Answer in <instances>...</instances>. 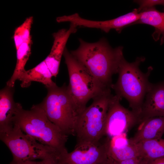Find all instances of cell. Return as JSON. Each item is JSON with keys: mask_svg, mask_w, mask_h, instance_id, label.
Here are the masks:
<instances>
[{"mask_svg": "<svg viewBox=\"0 0 164 164\" xmlns=\"http://www.w3.org/2000/svg\"><path fill=\"white\" fill-rule=\"evenodd\" d=\"M32 40L22 43L16 51L17 61L13 73L7 81L6 85L12 87H14L15 81L19 79L25 71V66L31 53Z\"/></svg>", "mask_w": 164, "mask_h": 164, "instance_id": "obj_17", "label": "cell"}, {"mask_svg": "<svg viewBox=\"0 0 164 164\" xmlns=\"http://www.w3.org/2000/svg\"><path fill=\"white\" fill-rule=\"evenodd\" d=\"M115 95L110 99L107 112L105 128V136L111 138L126 133L137 124L140 123L139 115L122 106L121 100Z\"/></svg>", "mask_w": 164, "mask_h": 164, "instance_id": "obj_8", "label": "cell"}, {"mask_svg": "<svg viewBox=\"0 0 164 164\" xmlns=\"http://www.w3.org/2000/svg\"><path fill=\"white\" fill-rule=\"evenodd\" d=\"M115 161L116 164H146L147 160L141 157H138L120 162Z\"/></svg>", "mask_w": 164, "mask_h": 164, "instance_id": "obj_23", "label": "cell"}, {"mask_svg": "<svg viewBox=\"0 0 164 164\" xmlns=\"http://www.w3.org/2000/svg\"><path fill=\"white\" fill-rule=\"evenodd\" d=\"M52 75L44 60L34 68L26 70L20 77L23 88L29 87L32 81L41 83L46 88L56 85L52 80Z\"/></svg>", "mask_w": 164, "mask_h": 164, "instance_id": "obj_15", "label": "cell"}, {"mask_svg": "<svg viewBox=\"0 0 164 164\" xmlns=\"http://www.w3.org/2000/svg\"><path fill=\"white\" fill-rule=\"evenodd\" d=\"M106 164H116L115 161L108 156V158Z\"/></svg>", "mask_w": 164, "mask_h": 164, "instance_id": "obj_25", "label": "cell"}, {"mask_svg": "<svg viewBox=\"0 0 164 164\" xmlns=\"http://www.w3.org/2000/svg\"><path fill=\"white\" fill-rule=\"evenodd\" d=\"M146 164H164V156L147 161Z\"/></svg>", "mask_w": 164, "mask_h": 164, "instance_id": "obj_24", "label": "cell"}, {"mask_svg": "<svg viewBox=\"0 0 164 164\" xmlns=\"http://www.w3.org/2000/svg\"><path fill=\"white\" fill-rule=\"evenodd\" d=\"M14 87L7 85L0 91V133L8 132L13 126L12 120L17 103L14 101Z\"/></svg>", "mask_w": 164, "mask_h": 164, "instance_id": "obj_13", "label": "cell"}, {"mask_svg": "<svg viewBox=\"0 0 164 164\" xmlns=\"http://www.w3.org/2000/svg\"><path fill=\"white\" fill-rule=\"evenodd\" d=\"M12 122L23 132L39 142L51 147L63 155L68 152L65 147L68 135L48 119L40 104L33 105L30 110H26L17 103Z\"/></svg>", "mask_w": 164, "mask_h": 164, "instance_id": "obj_2", "label": "cell"}, {"mask_svg": "<svg viewBox=\"0 0 164 164\" xmlns=\"http://www.w3.org/2000/svg\"><path fill=\"white\" fill-rule=\"evenodd\" d=\"M139 7L137 9L139 12L146 9L153 7L156 5H162L164 6L163 0H143L136 1Z\"/></svg>", "mask_w": 164, "mask_h": 164, "instance_id": "obj_22", "label": "cell"}, {"mask_svg": "<svg viewBox=\"0 0 164 164\" xmlns=\"http://www.w3.org/2000/svg\"><path fill=\"white\" fill-rule=\"evenodd\" d=\"M140 124L134 136L129 139L132 143L161 138L164 133V116L149 118Z\"/></svg>", "mask_w": 164, "mask_h": 164, "instance_id": "obj_14", "label": "cell"}, {"mask_svg": "<svg viewBox=\"0 0 164 164\" xmlns=\"http://www.w3.org/2000/svg\"><path fill=\"white\" fill-rule=\"evenodd\" d=\"M164 42V35L161 38V44H162Z\"/></svg>", "mask_w": 164, "mask_h": 164, "instance_id": "obj_26", "label": "cell"}, {"mask_svg": "<svg viewBox=\"0 0 164 164\" xmlns=\"http://www.w3.org/2000/svg\"><path fill=\"white\" fill-rule=\"evenodd\" d=\"M140 157L147 161L164 156V139H152L136 144Z\"/></svg>", "mask_w": 164, "mask_h": 164, "instance_id": "obj_18", "label": "cell"}, {"mask_svg": "<svg viewBox=\"0 0 164 164\" xmlns=\"http://www.w3.org/2000/svg\"><path fill=\"white\" fill-rule=\"evenodd\" d=\"M140 17V13L137 9L123 15L114 19L105 21H94L81 17L77 13L68 15H63L60 18L61 22H69L77 26L96 28L106 33L111 30L115 29L118 32H121L126 26L132 25L137 21Z\"/></svg>", "mask_w": 164, "mask_h": 164, "instance_id": "obj_10", "label": "cell"}, {"mask_svg": "<svg viewBox=\"0 0 164 164\" xmlns=\"http://www.w3.org/2000/svg\"><path fill=\"white\" fill-rule=\"evenodd\" d=\"M164 116V82L152 84L139 114L140 123L149 118Z\"/></svg>", "mask_w": 164, "mask_h": 164, "instance_id": "obj_11", "label": "cell"}, {"mask_svg": "<svg viewBox=\"0 0 164 164\" xmlns=\"http://www.w3.org/2000/svg\"><path fill=\"white\" fill-rule=\"evenodd\" d=\"M107 151L108 156L116 162L141 157L136 145L130 141L129 144L124 147L115 148L108 145V140Z\"/></svg>", "mask_w": 164, "mask_h": 164, "instance_id": "obj_19", "label": "cell"}, {"mask_svg": "<svg viewBox=\"0 0 164 164\" xmlns=\"http://www.w3.org/2000/svg\"><path fill=\"white\" fill-rule=\"evenodd\" d=\"M0 139L11 152L13 160L10 163L15 164L37 159L43 160L52 155L61 154L54 149L44 145L13 124L9 131L0 133Z\"/></svg>", "mask_w": 164, "mask_h": 164, "instance_id": "obj_7", "label": "cell"}, {"mask_svg": "<svg viewBox=\"0 0 164 164\" xmlns=\"http://www.w3.org/2000/svg\"><path fill=\"white\" fill-rule=\"evenodd\" d=\"M63 56L69 74L68 87L81 113L89 100L111 89L99 83L66 48Z\"/></svg>", "mask_w": 164, "mask_h": 164, "instance_id": "obj_5", "label": "cell"}, {"mask_svg": "<svg viewBox=\"0 0 164 164\" xmlns=\"http://www.w3.org/2000/svg\"><path fill=\"white\" fill-rule=\"evenodd\" d=\"M112 95L110 89L94 97L80 115L75 128L77 143H97L105 136L107 114Z\"/></svg>", "mask_w": 164, "mask_h": 164, "instance_id": "obj_6", "label": "cell"}, {"mask_svg": "<svg viewBox=\"0 0 164 164\" xmlns=\"http://www.w3.org/2000/svg\"><path fill=\"white\" fill-rule=\"evenodd\" d=\"M145 60L144 57H138L135 61L129 63L123 56L119 65L117 80L111 87L116 95L121 99L124 97L126 99L132 110L139 116L145 96L152 84L149 78L152 68L149 67L145 73L139 68L140 63Z\"/></svg>", "mask_w": 164, "mask_h": 164, "instance_id": "obj_3", "label": "cell"}, {"mask_svg": "<svg viewBox=\"0 0 164 164\" xmlns=\"http://www.w3.org/2000/svg\"><path fill=\"white\" fill-rule=\"evenodd\" d=\"M33 21V17H29L15 29L13 39L16 50L23 43L32 40L30 33Z\"/></svg>", "mask_w": 164, "mask_h": 164, "instance_id": "obj_20", "label": "cell"}, {"mask_svg": "<svg viewBox=\"0 0 164 164\" xmlns=\"http://www.w3.org/2000/svg\"><path fill=\"white\" fill-rule=\"evenodd\" d=\"M62 157V155L60 154H56L40 161H29L15 164H63L61 161Z\"/></svg>", "mask_w": 164, "mask_h": 164, "instance_id": "obj_21", "label": "cell"}, {"mask_svg": "<svg viewBox=\"0 0 164 164\" xmlns=\"http://www.w3.org/2000/svg\"><path fill=\"white\" fill-rule=\"evenodd\" d=\"M79 46L71 54L82 63L101 84L111 88L112 76L118 72L121 61L124 56L123 48L111 47L102 38L94 43L79 39Z\"/></svg>", "mask_w": 164, "mask_h": 164, "instance_id": "obj_1", "label": "cell"}, {"mask_svg": "<svg viewBox=\"0 0 164 164\" xmlns=\"http://www.w3.org/2000/svg\"><path fill=\"white\" fill-rule=\"evenodd\" d=\"M77 27L70 24L68 29H62L53 34L54 40L50 53L44 60L53 76L58 74L61 58L70 36L76 32Z\"/></svg>", "mask_w": 164, "mask_h": 164, "instance_id": "obj_12", "label": "cell"}, {"mask_svg": "<svg viewBox=\"0 0 164 164\" xmlns=\"http://www.w3.org/2000/svg\"><path fill=\"white\" fill-rule=\"evenodd\" d=\"M140 13L139 19L132 25L136 24H144L150 25L155 28L153 37L159 38L162 34V37L164 35V13L157 10L155 7L151 8Z\"/></svg>", "mask_w": 164, "mask_h": 164, "instance_id": "obj_16", "label": "cell"}, {"mask_svg": "<svg viewBox=\"0 0 164 164\" xmlns=\"http://www.w3.org/2000/svg\"><path fill=\"white\" fill-rule=\"evenodd\" d=\"M47 95L40 104L48 119L65 134L75 135V128L81 114L65 84L47 88Z\"/></svg>", "mask_w": 164, "mask_h": 164, "instance_id": "obj_4", "label": "cell"}, {"mask_svg": "<svg viewBox=\"0 0 164 164\" xmlns=\"http://www.w3.org/2000/svg\"><path fill=\"white\" fill-rule=\"evenodd\" d=\"M101 140L96 143H76L73 151L63 156V164H106L108 138L104 142Z\"/></svg>", "mask_w": 164, "mask_h": 164, "instance_id": "obj_9", "label": "cell"}]
</instances>
